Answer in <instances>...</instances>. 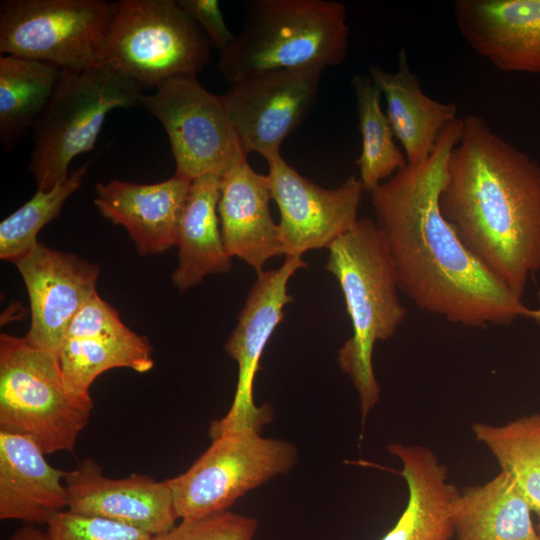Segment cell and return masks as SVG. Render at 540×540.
<instances>
[{
  "instance_id": "cell-1",
  "label": "cell",
  "mask_w": 540,
  "mask_h": 540,
  "mask_svg": "<svg viewBox=\"0 0 540 540\" xmlns=\"http://www.w3.org/2000/svg\"><path fill=\"white\" fill-rule=\"evenodd\" d=\"M462 127L458 117L426 161L407 163L370 192L399 290L421 310L463 326L534 320L536 309L526 307L467 249L441 212L446 167Z\"/></svg>"
},
{
  "instance_id": "cell-2",
  "label": "cell",
  "mask_w": 540,
  "mask_h": 540,
  "mask_svg": "<svg viewBox=\"0 0 540 540\" xmlns=\"http://www.w3.org/2000/svg\"><path fill=\"white\" fill-rule=\"evenodd\" d=\"M441 212L467 249L522 298L540 271V165L479 115L463 118L446 167Z\"/></svg>"
},
{
  "instance_id": "cell-3",
  "label": "cell",
  "mask_w": 540,
  "mask_h": 540,
  "mask_svg": "<svg viewBox=\"0 0 540 540\" xmlns=\"http://www.w3.org/2000/svg\"><path fill=\"white\" fill-rule=\"evenodd\" d=\"M328 250L325 269L339 283L352 325V336L339 349L337 361L359 395L364 421L380 398L372 362L375 343L391 338L407 311L400 302L394 265L374 220L359 218Z\"/></svg>"
},
{
  "instance_id": "cell-4",
  "label": "cell",
  "mask_w": 540,
  "mask_h": 540,
  "mask_svg": "<svg viewBox=\"0 0 540 540\" xmlns=\"http://www.w3.org/2000/svg\"><path fill=\"white\" fill-rule=\"evenodd\" d=\"M349 44L344 4L329 0H254L234 40L219 52L229 83L274 70L342 63Z\"/></svg>"
},
{
  "instance_id": "cell-5",
  "label": "cell",
  "mask_w": 540,
  "mask_h": 540,
  "mask_svg": "<svg viewBox=\"0 0 540 540\" xmlns=\"http://www.w3.org/2000/svg\"><path fill=\"white\" fill-rule=\"evenodd\" d=\"M92 409L67 387L58 355L0 335V432L29 437L46 455L72 451Z\"/></svg>"
},
{
  "instance_id": "cell-6",
  "label": "cell",
  "mask_w": 540,
  "mask_h": 540,
  "mask_svg": "<svg viewBox=\"0 0 540 540\" xmlns=\"http://www.w3.org/2000/svg\"><path fill=\"white\" fill-rule=\"evenodd\" d=\"M142 89L106 64L63 71L45 110L32 129L29 170L37 190L65 181L74 158L91 151L108 113L140 107Z\"/></svg>"
},
{
  "instance_id": "cell-7",
  "label": "cell",
  "mask_w": 540,
  "mask_h": 540,
  "mask_svg": "<svg viewBox=\"0 0 540 540\" xmlns=\"http://www.w3.org/2000/svg\"><path fill=\"white\" fill-rule=\"evenodd\" d=\"M212 44L175 0L116 1L98 64H106L142 90L169 78L200 72Z\"/></svg>"
},
{
  "instance_id": "cell-8",
  "label": "cell",
  "mask_w": 540,
  "mask_h": 540,
  "mask_svg": "<svg viewBox=\"0 0 540 540\" xmlns=\"http://www.w3.org/2000/svg\"><path fill=\"white\" fill-rule=\"evenodd\" d=\"M116 2L3 0L0 52L46 62L63 71L99 63Z\"/></svg>"
},
{
  "instance_id": "cell-9",
  "label": "cell",
  "mask_w": 540,
  "mask_h": 540,
  "mask_svg": "<svg viewBox=\"0 0 540 540\" xmlns=\"http://www.w3.org/2000/svg\"><path fill=\"white\" fill-rule=\"evenodd\" d=\"M297 458L291 442L252 429L213 438L185 472L167 479L178 519L228 510L248 491L290 471Z\"/></svg>"
},
{
  "instance_id": "cell-10",
  "label": "cell",
  "mask_w": 540,
  "mask_h": 540,
  "mask_svg": "<svg viewBox=\"0 0 540 540\" xmlns=\"http://www.w3.org/2000/svg\"><path fill=\"white\" fill-rule=\"evenodd\" d=\"M140 107L164 127L177 176L222 179L247 160L221 95L205 89L196 74L167 79L154 93L142 94Z\"/></svg>"
},
{
  "instance_id": "cell-11",
  "label": "cell",
  "mask_w": 540,
  "mask_h": 540,
  "mask_svg": "<svg viewBox=\"0 0 540 540\" xmlns=\"http://www.w3.org/2000/svg\"><path fill=\"white\" fill-rule=\"evenodd\" d=\"M306 266L302 257L286 256L280 267L257 274L224 347L237 362L238 381L229 411L210 425L211 439L246 429L260 432L271 421V407H259L254 402L255 375L270 337L284 319V307L293 300L288 294V282L297 270Z\"/></svg>"
},
{
  "instance_id": "cell-12",
  "label": "cell",
  "mask_w": 540,
  "mask_h": 540,
  "mask_svg": "<svg viewBox=\"0 0 540 540\" xmlns=\"http://www.w3.org/2000/svg\"><path fill=\"white\" fill-rule=\"evenodd\" d=\"M321 66L264 72L230 84L221 95L244 153L266 161L280 155L282 142L314 106Z\"/></svg>"
},
{
  "instance_id": "cell-13",
  "label": "cell",
  "mask_w": 540,
  "mask_h": 540,
  "mask_svg": "<svg viewBox=\"0 0 540 540\" xmlns=\"http://www.w3.org/2000/svg\"><path fill=\"white\" fill-rule=\"evenodd\" d=\"M267 178L280 211L278 223L285 256L328 248L358 221L363 190L355 175L336 188H324L302 176L278 155L267 160Z\"/></svg>"
},
{
  "instance_id": "cell-14",
  "label": "cell",
  "mask_w": 540,
  "mask_h": 540,
  "mask_svg": "<svg viewBox=\"0 0 540 540\" xmlns=\"http://www.w3.org/2000/svg\"><path fill=\"white\" fill-rule=\"evenodd\" d=\"M27 289L31 325L24 336L31 344L58 355L68 328L97 293L98 265L37 242L13 262Z\"/></svg>"
},
{
  "instance_id": "cell-15",
  "label": "cell",
  "mask_w": 540,
  "mask_h": 540,
  "mask_svg": "<svg viewBox=\"0 0 540 540\" xmlns=\"http://www.w3.org/2000/svg\"><path fill=\"white\" fill-rule=\"evenodd\" d=\"M58 358L67 387L85 399L92 398L91 385L107 370L145 373L154 366L149 340L127 327L98 293L72 320Z\"/></svg>"
},
{
  "instance_id": "cell-16",
  "label": "cell",
  "mask_w": 540,
  "mask_h": 540,
  "mask_svg": "<svg viewBox=\"0 0 540 540\" xmlns=\"http://www.w3.org/2000/svg\"><path fill=\"white\" fill-rule=\"evenodd\" d=\"M67 510L117 521L155 536L178 520L168 480L131 474L110 478L91 458L65 472Z\"/></svg>"
},
{
  "instance_id": "cell-17",
  "label": "cell",
  "mask_w": 540,
  "mask_h": 540,
  "mask_svg": "<svg viewBox=\"0 0 540 540\" xmlns=\"http://www.w3.org/2000/svg\"><path fill=\"white\" fill-rule=\"evenodd\" d=\"M454 19L467 44L497 69L540 74V0H458Z\"/></svg>"
},
{
  "instance_id": "cell-18",
  "label": "cell",
  "mask_w": 540,
  "mask_h": 540,
  "mask_svg": "<svg viewBox=\"0 0 540 540\" xmlns=\"http://www.w3.org/2000/svg\"><path fill=\"white\" fill-rule=\"evenodd\" d=\"M190 185L175 174L153 184L112 179L97 183L93 202L104 218L127 230L139 254H159L176 246Z\"/></svg>"
},
{
  "instance_id": "cell-19",
  "label": "cell",
  "mask_w": 540,
  "mask_h": 540,
  "mask_svg": "<svg viewBox=\"0 0 540 540\" xmlns=\"http://www.w3.org/2000/svg\"><path fill=\"white\" fill-rule=\"evenodd\" d=\"M271 199L267 175L257 173L247 160L221 179L218 215L226 252L257 274L270 258L284 255Z\"/></svg>"
},
{
  "instance_id": "cell-20",
  "label": "cell",
  "mask_w": 540,
  "mask_h": 540,
  "mask_svg": "<svg viewBox=\"0 0 540 540\" xmlns=\"http://www.w3.org/2000/svg\"><path fill=\"white\" fill-rule=\"evenodd\" d=\"M31 438L0 432V519L48 524L67 508L65 472Z\"/></svg>"
},
{
  "instance_id": "cell-21",
  "label": "cell",
  "mask_w": 540,
  "mask_h": 540,
  "mask_svg": "<svg viewBox=\"0 0 540 540\" xmlns=\"http://www.w3.org/2000/svg\"><path fill=\"white\" fill-rule=\"evenodd\" d=\"M387 450L402 462L408 502L395 525L379 540H453L452 506L459 489L425 446L393 443Z\"/></svg>"
},
{
  "instance_id": "cell-22",
  "label": "cell",
  "mask_w": 540,
  "mask_h": 540,
  "mask_svg": "<svg viewBox=\"0 0 540 540\" xmlns=\"http://www.w3.org/2000/svg\"><path fill=\"white\" fill-rule=\"evenodd\" d=\"M368 76L385 97L386 115L407 163H423L435 150L445 127L458 118L457 106L425 94L404 49L399 52L395 72L369 65Z\"/></svg>"
},
{
  "instance_id": "cell-23",
  "label": "cell",
  "mask_w": 540,
  "mask_h": 540,
  "mask_svg": "<svg viewBox=\"0 0 540 540\" xmlns=\"http://www.w3.org/2000/svg\"><path fill=\"white\" fill-rule=\"evenodd\" d=\"M220 190L221 178L215 175L191 181L177 233L178 265L171 277L180 292L199 285L209 274L231 270L218 215Z\"/></svg>"
},
{
  "instance_id": "cell-24",
  "label": "cell",
  "mask_w": 540,
  "mask_h": 540,
  "mask_svg": "<svg viewBox=\"0 0 540 540\" xmlns=\"http://www.w3.org/2000/svg\"><path fill=\"white\" fill-rule=\"evenodd\" d=\"M531 508L513 478L501 470L462 490L452 506L456 540H540Z\"/></svg>"
},
{
  "instance_id": "cell-25",
  "label": "cell",
  "mask_w": 540,
  "mask_h": 540,
  "mask_svg": "<svg viewBox=\"0 0 540 540\" xmlns=\"http://www.w3.org/2000/svg\"><path fill=\"white\" fill-rule=\"evenodd\" d=\"M55 65L14 55L0 57V141L12 150L48 105L61 76Z\"/></svg>"
},
{
  "instance_id": "cell-26",
  "label": "cell",
  "mask_w": 540,
  "mask_h": 540,
  "mask_svg": "<svg viewBox=\"0 0 540 540\" xmlns=\"http://www.w3.org/2000/svg\"><path fill=\"white\" fill-rule=\"evenodd\" d=\"M473 433L515 481L540 524V414L502 426L474 423Z\"/></svg>"
},
{
  "instance_id": "cell-27",
  "label": "cell",
  "mask_w": 540,
  "mask_h": 540,
  "mask_svg": "<svg viewBox=\"0 0 540 540\" xmlns=\"http://www.w3.org/2000/svg\"><path fill=\"white\" fill-rule=\"evenodd\" d=\"M356 98L358 126L362 149L356 165L364 191L374 188L407 165V160L394 140L387 115L381 107L382 93L368 75L352 79Z\"/></svg>"
},
{
  "instance_id": "cell-28",
  "label": "cell",
  "mask_w": 540,
  "mask_h": 540,
  "mask_svg": "<svg viewBox=\"0 0 540 540\" xmlns=\"http://www.w3.org/2000/svg\"><path fill=\"white\" fill-rule=\"evenodd\" d=\"M89 165L80 166L51 190H37L30 200L1 221V260L13 263L38 242L39 231L58 217L68 198L80 189Z\"/></svg>"
},
{
  "instance_id": "cell-29",
  "label": "cell",
  "mask_w": 540,
  "mask_h": 540,
  "mask_svg": "<svg viewBox=\"0 0 540 540\" xmlns=\"http://www.w3.org/2000/svg\"><path fill=\"white\" fill-rule=\"evenodd\" d=\"M255 518L229 510L194 519H182L153 540H254Z\"/></svg>"
},
{
  "instance_id": "cell-30",
  "label": "cell",
  "mask_w": 540,
  "mask_h": 540,
  "mask_svg": "<svg viewBox=\"0 0 540 540\" xmlns=\"http://www.w3.org/2000/svg\"><path fill=\"white\" fill-rule=\"evenodd\" d=\"M51 540H153L141 529L110 519L63 510L46 525Z\"/></svg>"
},
{
  "instance_id": "cell-31",
  "label": "cell",
  "mask_w": 540,
  "mask_h": 540,
  "mask_svg": "<svg viewBox=\"0 0 540 540\" xmlns=\"http://www.w3.org/2000/svg\"><path fill=\"white\" fill-rule=\"evenodd\" d=\"M182 9L199 25L212 47L223 51L235 35L227 27L217 0H178Z\"/></svg>"
},
{
  "instance_id": "cell-32",
  "label": "cell",
  "mask_w": 540,
  "mask_h": 540,
  "mask_svg": "<svg viewBox=\"0 0 540 540\" xmlns=\"http://www.w3.org/2000/svg\"><path fill=\"white\" fill-rule=\"evenodd\" d=\"M8 540H51L47 530L36 525L27 524L16 530Z\"/></svg>"
},
{
  "instance_id": "cell-33",
  "label": "cell",
  "mask_w": 540,
  "mask_h": 540,
  "mask_svg": "<svg viewBox=\"0 0 540 540\" xmlns=\"http://www.w3.org/2000/svg\"><path fill=\"white\" fill-rule=\"evenodd\" d=\"M534 320L540 323V306L538 309H536V315H535Z\"/></svg>"
},
{
  "instance_id": "cell-34",
  "label": "cell",
  "mask_w": 540,
  "mask_h": 540,
  "mask_svg": "<svg viewBox=\"0 0 540 540\" xmlns=\"http://www.w3.org/2000/svg\"><path fill=\"white\" fill-rule=\"evenodd\" d=\"M536 529H537L538 535H539V537H540V524H538V526L536 527Z\"/></svg>"
}]
</instances>
